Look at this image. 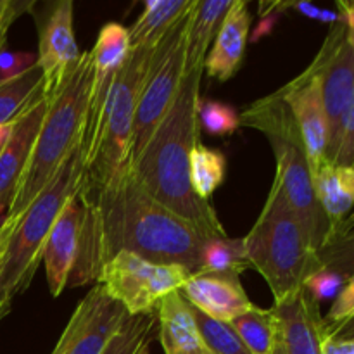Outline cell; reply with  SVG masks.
<instances>
[{
    "label": "cell",
    "instance_id": "6da1fadb",
    "mask_svg": "<svg viewBox=\"0 0 354 354\" xmlns=\"http://www.w3.org/2000/svg\"><path fill=\"white\" fill-rule=\"evenodd\" d=\"M83 227L78 256L68 287L95 283L100 268L127 251L162 265L197 273L206 239L183 218L149 196L130 168L109 185L80 194Z\"/></svg>",
    "mask_w": 354,
    "mask_h": 354
},
{
    "label": "cell",
    "instance_id": "7a4b0ae2",
    "mask_svg": "<svg viewBox=\"0 0 354 354\" xmlns=\"http://www.w3.org/2000/svg\"><path fill=\"white\" fill-rule=\"evenodd\" d=\"M204 69L187 68L176 99L140 154L130 165L138 185L206 239L228 237L218 213L194 192L190 156L199 142L197 107Z\"/></svg>",
    "mask_w": 354,
    "mask_h": 354
},
{
    "label": "cell",
    "instance_id": "3957f363",
    "mask_svg": "<svg viewBox=\"0 0 354 354\" xmlns=\"http://www.w3.org/2000/svg\"><path fill=\"white\" fill-rule=\"evenodd\" d=\"M92 80V50L82 52L78 66L68 82L55 95L48 97L47 114L3 220L16 221L50 183L66 159L83 145L88 123Z\"/></svg>",
    "mask_w": 354,
    "mask_h": 354
},
{
    "label": "cell",
    "instance_id": "277c9868",
    "mask_svg": "<svg viewBox=\"0 0 354 354\" xmlns=\"http://www.w3.org/2000/svg\"><path fill=\"white\" fill-rule=\"evenodd\" d=\"M83 169L85 158L82 145L66 159L50 183L16 221L3 220L10 223L12 232L0 256V301L12 303L14 296L30 287L55 220L66 203L78 194Z\"/></svg>",
    "mask_w": 354,
    "mask_h": 354
},
{
    "label": "cell",
    "instance_id": "5b68a950",
    "mask_svg": "<svg viewBox=\"0 0 354 354\" xmlns=\"http://www.w3.org/2000/svg\"><path fill=\"white\" fill-rule=\"evenodd\" d=\"M244 244L251 268L261 273L275 303L303 289L308 277L318 270L306 232L275 185Z\"/></svg>",
    "mask_w": 354,
    "mask_h": 354
},
{
    "label": "cell",
    "instance_id": "8992f818",
    "mask_svg": "<svg viewBox=\"0 0 354 354\" xmlns=\"http://www.w3.org/2000/svg\"><path fill=\"white\" fill-rule=\"evenodd\" d=\"M154 48L131 47L116 95L111 106L95 156L83 169L80 194H92L109 185L130 168V149L133 137L135 114L145 73Z\"/></svg>",
    "mask_w": 354,
    "mask_h": 354
},
{
    "label": "cell",
    "instance_id": "52a82bcc",
    "mask_svg": "<svg viewBox=\"0 0 354 354\" xmlns=\"http://www.w3.org/2000/svg\"><path fill=\"white\" fill-rule=\"evenodd\" d=\"M194 6L196 0H192L189 10L176 21L175 26L152 50L135 114L130 165L147 145L175 102L187 71V37Z\"/></svg>",
    "mask_w": 354,
    "mask_h": 354
},
{
    "label": "cell",
    "instance_id": "ba28073f",
    "mask_svg": "<svg viewBox=\"0 0 354 354\" xmlns=\"http://www.w3.org/2000/svg\"><path fill=\"white\" fill-rule=\"evenodd\" d=\"M192 273L178 265L149 261L121 251L100 268L95 286L120 303L130 317L156 313L168 294L178 292Z\"/></svg>",
    "mask_w": 354,
    "mask_h": 354
},
{
    "label": "cell",
    "instance_id": "9c48e42d",
    "mask_svg": "<svg viewBox=\"0 0 354 354\" xmlns=\"http://www.w3.org/2000/svg\"><path fill=\"white\" fill-rule=\"evenodd\" d=\"M270 145L275 154L273 185L280 190L289 209L306 232L311 248L317 252L330 235V221L325 216L315 192L313 175L304 154L303 142L273 138Z\"/></svg>",
    "mask_w": 354,
    "mask_h": 354
},
{
    "label": "cell",
    "instance_id": "30bf717a",
    "mask_svg": "<svg viewBox=\"0 0 354 354\" xmlns=\"http://www.w3.org/2000/svg\"><path fill=\"white\" fill-rule=\"evenodd\" d=\"M130 37L128 30L120 23H106L99 31L95 45L92 48L93 55V80L92 95H90L88 123L83 140V158L85 165L92 161L97 147L100 144L104 127L107 123L111 106L116 95L120 78L124 71L128 57H130Z\"/></svg>",
    "mask_w": 354,
    "mask_h": 354
},
{
    "label": "cell",
    "instance_id": "8fae6325",
    "mask_svg": "<svg viewBox=\"0 0 354 354\" xmlns=\"http://www.w3.org/2000/svg\"><path fill=\"white\" fill-rule=\"evenodd\" d=\"M311 66L320 82L328 124L327 162H330L337 147L342 121L354 95V50L348 40L344 21L332 24Z\"/></svg>",
    "mask_w": 354,
    "mask_h": 354
},
{
    "label": "cell",
    "instance_id": "7c38bea8",
    "mask_svg": "<svg viewBox=\"0 0 354 354\" xmlns=\"http://www.w3.org/2000/svg\"><path fill=\"white\" fill-rule=\"evenodd\" d=\"M128 317L127 310L102 287L93 286L78 303L50 354H102Z\"/></svg>",
    "mask_w": 354,
    "mask_h": 354
},
{
    "label": "cell",
    "instance_id": "4fadbf2b",
    "mask_svg": "<svg viewBox=\"0 0 354 354\" xmlns=\"http://www.w3.org/2000/svg\"><path fill=\"white\" fill-rule=\"evenodd\" d=\"M73 7L71 0H59L40 21L37 64L44 73L47 99L61 90L82 57L73 30Z\"/></svg>",
    "mask_w": 354,
    "mask_h": 354
},
{
    "label": "cell",
    "instance_id": "5bb4252c",
    "mask_svg": "<svg viewBox=\"0 0 354 354\" xmlns=\"http://www.w3.org/2000/svg\"><path fill=\"white\" fill-rule=\"evenodd\" d=\"M279 90L297 124L311 173L317 171L327 162L328 145V124L317 71L310 64Z\"/></svg>",
    "mask_w": 354,
    "mask_h": 354
},
{
    "label": "cell",
    "instance_id": "9a60e30c",
    "mask_svg": "<svg viewBox=\"0 0 354 354\" xmlns=\"http://www.w3.org/2000/svg\"><path fill=\"white\" fill-rule=\"evenodd\" d=\"M272 308L277 318L273 354H320V304L304 287Z\"/></svg>",
    "mask_w": 354,
    "mask_h": 354
},
{
    "label": "cell",
    "instance_id": "2e32d148",
    "mask_svg": "<svg viewBox=\"0 0 354 354\" xmlns=\"http://www.w3.org/2000/svg\"><path fill=\"white\" fill-rule=\"evenodd\" d=\"M83 227V206L78 194L66 203L61 214L55 220L44 248L41 263L47 273L48 290L52 297H59L68 289L69 277L75 268L78 256L80 237Z\"/></svg>",
    "mask_w": 354,
    "mask_h": 354
},
{
    "label": "cell",
    "instance_id": "e0dca14e",
    "mask_svg": "<svg viewBox=\"0 0 354 354\" xmlns=\"http://www.w3.org/2000/svg\"><path fill=\"white\" fill-rule=\"evenodd\" d=\"M47 107L48 99L44 97L12 121L9 138L0 152V213L9 207L19 185Z\"/></svg>",
    "mask_w": 354,
    "mask_h": 354
},
{
    "label": "cell",
    "instance_id": "ac0fdd59",
    "mask_svg": "<svg viewBox=\"0 0 354 354\" xmlns=\"http://www.w3.org/2000/svg\"><path fill=\"white\" fill-rule=\"evenodd\" d=\"M180 294L196 310L227 324L254 306L245 294L241 279L234 277L194 273L180 289Z\"/></svg>",
    "mask_w": 354,
    "mask_h": 354
},
{
    "label": "cell",
    "instance_id": "d6986e66",
    "mask_svg": "<svg viewBox=\"0 0 354 354\" xmlns=\"http://www.w3.org/2000/svg\"><path fill=\"white\" fill-rule=\"evenodd\" d=\"M249 31H251V12L248 2L234 0V6L225 16L204 61V71L209 78L227 82L235 76L244 61Z\"/></svg>",
    "mask_w": 354,
    "mask_h": 354
},
{
    "label": "cell",
    "instance_id": "ffe728a7",
    "mask_svg": "<svg viewBox=\"0 0 354 354\" xmlns=\"http://www.w3.org/2000/svg\"><path fill=\"white\" fill-rule=\"evenodd\" d=\"M159 341L165 354H211L204 344L194 318L192 306L178 292H171L158 304Z\"/></svg>",
    "mask_w": 354,
    "mask_h": 354
},
{
    "label": "cell",
    "instance_id": "44dd1931",
    "mask_svg": "<svg viewBox=\"0 0 354 354\" xmlns=\"http://www.w3.org/2000/svg\"><path fill=\"white\" fill-rule=\"evenodd\" d=\"M313 175L315 192L325 216L330 221V232L354 209V166L324 162Z\"/></svg>",
    "mask_w": 354,
    "mask_h": 354
},
{
    "label": "cell",
    "instance_id": "7402d4cb",
    "mask_svg": "<svg viewBox=\"0 0 354 354\" xmlns=\"http://www.w3.org/2000/svg\"><path fill=\"white\" fill-rule=\"evenodd\" d=\"M234 0H196L187 37V68L204 69V61Z\"/></svg>",
    "mask_w": 354,
    "mask_h": 354
},
{
    "label": "cell",
    "instance_id": "603a6c76",
    "mask_svg": "<svg viewBox=\"0 0 354 354\" xmlns=\"http://www.w3.org/2000/svg\"><path fill=\"white\" fill-rule=\"evenodd\" d=\"M190 6L192 0H147L138 19L128 28L131 47L154 48Z\"/></svg>",
    "mask_w": 354,
    "mask_h": 354
},
{
    "label": "cell",
    "instance_id": "cb8c5ba5",
    "mask_svg": "<svg viewBox=\"0 0 354 354\" xmlns=\"http://www.w3.org/2000/svg\"><path fill=\"white\" fill-rule=\"evenodd\" d=\"M44 97V73L38 64H33L19 76L0 80V124H10Z\"/></svg>",
    "mask_w": 354,
    "mask_h": 354
},
{
    "label": "cell",
    "instance_id": "d4e9b609",
    "mask_svg": "<svg viewBox=\"0 0 354 354\" xmlns=\"http://www.w3.org/2000/svg\"><path fill=\"white\" fill-rule=\"evenodd\" d=\"M249 268H251V263L245 252L244 237H223L206 241L201 252V268L197 273L239 279Z\"/></svg>",
    "mask_w": 354,
    "mask_h": 354
},
{
    "label": "cell",
    "instance_id": "484cf974",
    "mask_svg": "<svg viewBox=\"0 0 354 354\" xmlns=\"http://www.w3.org/2000/svg\"><path fill=\"white\" fill-rule=\"evenodd\" d=\"M232 328L249 354H273L277 339V318L273 308L261 310L252 306L244 315L230 322Z\"/></svg>",
    "mask_w": 354,
    "mask_h": 354
},
{
    "label": "cell",
    "instance_id": "4316f807",
    "mask_svg": "<svg viewBox=\"0 0 354 354\" xmlns=\"http://www.w3.org/2000/svg\"><path fill=\"white\" fill-rule=\"evenodd\" d=\"M227 175V159L218 149L197 142L190 156V183L197 197L209 203L211 196L223 183Z\"/></svg>",
    "mask_w": 354,
    "mask_h": 354
},
{
    "label": "cell",
    "instance_id": "83f0119b",
    "mask_svg": "<svg viewBox=\"0 0 354 354\" xmlns=\"http://www.w3.org/2000/svg\"><path fill=\"white\" fill-rule=\"evenodd\" d=\"M318 270H330L337 275L354 273V230H337L328 235L327 242L317 251Z\"/></svg>",
    "mask_w": 354,
    "mask_h": 354
},
{
    "label": "cell",
    "instance_id": "f1b7e54d",
    "mask_svg": "<svg viewBox=\"0 0 354 354\" xmlns=\"http://www.w3.org/2000/svg\"><path fill=\"white\" fill-rule=\"evenodd\" d=\"M156 313L128 317L123 327L107 342L102 354H137L145 342L154 339Z\"/></svg>",
    "mask_w": 354,
    "mask_h": 354
},
{
    "label": "cell",
    "instance_id": "f546056e",
    "mask_svg": "<svg viewBox=\"0 0 354 354\" xmlns=\"http://www.w3.org/2000/svg\"><path fill=\"white\" fill-rule=\"evenodd\" d=\"M192 306V304H190ZM194 318L204 344L211 354H249L230 324L214 320L192 306Z\"/></svg>",
    "mask_w": 354,
    "mask_h": 354
},
{
    "label": "cell",
    "instance_id": "4dcf8cb0",
    "mask_svg": "<svg viewBox=\"0 0 354 354\" xmlns=\"http://www.w3.org/2000/svg\"><path fill=\"white\" fill-rule=\"evenodd\" d=\"M197 121H199L201 130L209 135H216V137L235 133L241 127V120L234 107L218 102V100L203 99V97L197 107Z\"/></svg>",
    "mask_w": 354,
    "mask_h": 354
},
{
    "label": "cell",
    "instance_id": "1f68e13d",
    "mask_svg": "<svg viewBox=\"0 0 354 354\" xmlns=\"http://www.w3.org/2000/svg\"><path fill=\"white\" fill-rule=\"evenodd\" d=\"M354 317V273L351 277H348L342 286V289L339 290V294L335 296L334 303H332L330 310L325 317H322V330L328 332L334 330L339 325L346 324Z\"/></svg>",
    "mask_w": 354,
    "mask_h": 354
},
{
    "label": "cell",
    "instance_id": "d6a6232c",
    "mask_svg": "<svg viewBox=\"0 0 354 354\" xmlns=\"http://www.w3.org/2000/svg\"><path fill=\"white\" fill-rule=\"evenodd\" d=\"M344 277L337 275V273L330 272V270H317L311 273L304 282V290L310 294L311 299L317 304H322L327 299H335L339 290L344 286Z\"/></svg>",
    "mask_w": 354,
    "mask_h": 354
},
{
    "label": "cell",
    "instance_id": "836d02e7",
    "mask_svg": "<svg viewBox=\"0 0 354 354\" xmlns=\"http://www.w3.org/2000/svg\"><path fill=\"white\" fill-rule=\"evenodd\" d=\"M330 162L339 166H354V95L342 121L337 147Z\"/></svg>",
    "mask_w": 354,
    "mask_h": 354
},
{
    "label": "cell",
    "instance_id": "e575fe53",
    "mask_svg": "<svg viewBox=\"0 0 354 354\" xmlns=\"http://www.w3.org/2000/svg\"><path fill=\"white\" fill-rule=\"evenodd\" d=\"M37 64V57L33 54L24 52H9L3 48L0 52V80H9L19 76L31 66Z\"/></svg>",
    "mask_w": 354,
    "mask_h": 354
},
{
    "label": "cell",
    "instance_id": "d590c367",
    "mask_svg": "<svg viewBox=\"0 0 354 354\" xmlns=\"http://www.w3.org/2000/svg\"><path fill=\"white\" fill-rule=\"evenodd\" d=\"M290 9H296L297 12L303 14V16L311 17V19H317L320 23H327V24H337L342 23V14L335 12V10H328V9H320V7L313 6L310 2H290Z\"/></svg>",
    "mask_w": 354,
    "mask_h": 354
},
{
    "label": "cell",
    "instance_id": "8d00e7d4",
    "mask_svg": "<svg viewBox=\"0 0 354 354\" xmlns=\"http://www.w3.org/2000/svg\"><path fill=\"white\" fill-rule=\"evenodd\" d=\"M33 7V2H12L10 9L0 17V52L6 48V41H7V33H9V28L24 10L31 9Z\"/></svg>",
    "mask_w": 354,
    "mask_h": 354
},
{
    "label": "cell",
    "instance_id": "74e56055",
    "mask_svg": "<svg viewBox=\"0 0 354 354\" xmlns=\"http://www.w3.org/2000/svg\"><path fill=\"white\" fill-rule=\"evenodd\" d=\"M320 354H354V341L324 334L320 327Z\"/></svg>",
    "mask_w": 354,
    "mask_h": 354
},
{
    "label": "cell",
    "instance_id": "f35d334b",
    "mask_svg": "<svg viewBox=\"0 0 354 354\" xmlns=\"http://www.w3.org/2000/svg\"><path fill=\"white\" fill-rule=\"evenodd\" d=\"M324 334L334 335V337H339V339H348V341H354V317L349 322H346V324L335 327L334 330L324 332Z\"/></svg>",
    "mask_w": 354,
    "mask_h": 354
},
{
    "label": "cell",
    "instance_id": "ab89813d",
    "mask_svg": "<svg viewBox=\"0 0 354 354\" xmlns=\"http://www.w3.org/2000/svg\"><path fill=\"white\" fill-rule=\"evenodd\" d=\"M339 12L342 14V21H344L348 30H354V2H337Z\"/></svg>",
    "mask_w": 354,
    "mask_h": 354
},
{
    "label": "cell",
    "instance_id": "60d3db41",
    "mask_svg": "<svg viewBox=\"0 0 354 354\" xmlns=\"http://www.w3.org/2000/svg\"><path fill=\"white\" fill-rule=\"evenodd\" d=\"M10 232H12V227H10V223H7V221H2V225H0V256H2L3 249H6L7 239H9Z\"/></svg>",
    "mask_w": 354,
    "mask_h": 354
},
{
    "label": "cell",
    "instance_id": "b9f144b4",
    "mask_svg": "<svg viewBox=\"0 0 354 354\" xmlns=\"http://www.w3.org/2000/svg\"><path fill=\"white\" fill-rule=\"evenodd\" d=\"M337 230H354V209H353V213L349 214L346 220H342L341 223H339L337 227H335L332 232H337ZM332 232H330V234H332Z\"/></svg>",
    "mask_w": 354,
    "mask_h": 354
},
{
    "label": "cell",
    "instance_id": "7bdbcfd3",
    "mask_svg": "<svg viewBox=\"0 0 354 354\" xmlns=\"http://www.w3.org/2000/svg\"><path fill=\"white\" fill-rule=\"evenodd\" d=\"M10 304H12V303H7V301H0V320L7 317V313L10 311Z\"/></svg>",
    "mask_w": 354,
    "mask_h": 354
},
{
    "label": "cell",
    "instance_id": "ee69618b",
    "mask_svg": "<svg viewBox=\"0 0 354 354\" xmlns=\"http://www.w3.org/2000/svg\"><path fill=\"white\" fill-rule=\"evenodd\" d=\"M10 6H12V0H0V17L10 9Z\"/></svg>",
    "mask_w": 354,
    "mask_h": 354
},
{
    "label": "cell",
    "instance_id": "f6af8a7d",
    "mask_svg": "<svg viewBox=\"0 0 354 354\" xmlns=\"http://www.w3.org/2000/svg\"><path fill=\"white\" fill-rule=\"evenodd\" d=\"M151 342H152V341L145 342V344L142 346L140 349H138V353H137V354H151Z\"/></svg>",
    "mask_w": 354,
    "mask_h": 354
},
{
    "label": "cell",
    "instance_id": "bcb514c9",
    "mask_svg": "<svg viewBox=\"0 0 354 354\" xmlns=\"http://www.w3.org/2000/svg\"><path fill=\"white\" fill-rule=\"evenodd\" d=\"M2 149H3V147H2ZM2 149H0V152H2Z\"/></svg>",
    "mask_w": 354,
    "mask_h": 354
}]
</instances>
